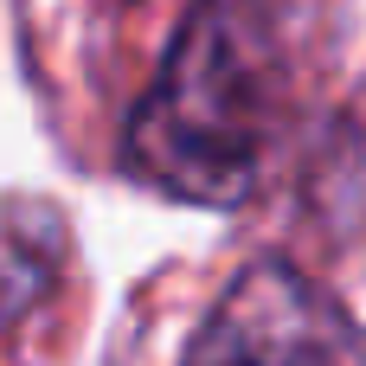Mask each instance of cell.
Wrapping results in <instances>:
<instances>
[{
    "instance_id": "1",
    "label": "cell",
    "mask_w": 366,
    "mask_h": 366,
    "mask_svg": "<svg viewBox=\"0 0 366 366\" xmlns=\"http://www.w3.org/2000/svg\"><path fill=\"white\" fill-rule=\"evenodd\" d=\"M290 116V58L270 0H193L161 77L129 116L122 167L187 206H238Z\"/></svg>"
},
{
    "instance_id": "2",
    "label": "cell",
    "mask_w": 366,
    "mask_h": 366,
    "mask_svg": "<svg viewBox=\"0 0 366 366\" xmlns=\"http://www.w3.org/2000/svg\"><path fill=\"white\" fill-rule=\"evenodd\" d=\"M187 366H366V328L296 264H251L199 322Z\"/></svg>"
}]
</instances>
